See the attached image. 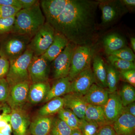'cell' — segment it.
Segmentation results:
<instances>
[{
	"mask_svg": "<svg viewBox=\"0 0 135 135\" xmlns=\"http://www.w3.org/2000/svg\"><path fill=\"white\" fill-rule=\"evenodd\" d=\"M71 81L69 77L56 80L46 96L43 103H47L55 98L59 97L68 94Z\"/></svg>",
	"mask_w": 135,
	"mask_h": 135,
	"instance_id": "obj_22",
	"label": "cell"
},
{
	"mask_svg": "<svg viewBox=\"0 0 135 135\" xmlns=\"http://www.w3.org/2000/svg\"><path fill=\"white\" fill-rule=\"evenodd\" d=\"M120 2L128 11H133L135 7V0H120Z\"/></svg>",
	"mask_w": 135,
	"mask_h": 135,
	"instance_id": "obj_43",
	"label": "cell"
},
{
	"mask_svg": "<svg viewBox=\"0 0 135 135\" xmlns=\"http://www.w3.org/2000/svg\"><path fill=\"white\" fill-rule=\"evenodd\" d=\"M71 135H82L80 130L79 129H73L72 131Z\"/></svg>",
	"mask_w": 135,
	"mask_h": 135,
	"instance_id": "obj_47",
	"label": "cell"
},
{
	"mask_svg": "<svg viewBox=\"0 0 135 135\" xmlns=\"http://www.w3.org/2000/svg\"><path fill=\"white\" fill-rule=\"evenodd\" d=\"M130 42L131 47L133 49V51H135V38L134 37H131L130 38Z\"/></svg>",
	"mask_w": 135,
	"mask_h": 135,
	"instance_id": "obj_46",
	"label": "cell"
},
{
	"mask_svg": "<svg viewBox=\"0 0 135 135\" xmlns=\"http://www.w3.org/2000/svg\"><path fill=\"white\" fill-rule=\"evenodd\" d=\"M0 135H3V134H2V133H0Z\"/></svg>",
	"mask_w": 135,
	"mask_h": 135,
	"instance_id": "obj_48",
	"label": "cell"
},
{
	"mask_svg": "<svg viewBox=\"0 0 135 135\" xmlns=\"http://www.w3.org/2000/svg\"><path fill=\"white\" fill-rule=\"evenodd\" d=\"M102 107L107 121L112 125L123 113L124 107L118 92L109 93L108 100Z\"/></svg>",
	"mask_w": 135,
	"mask_h": 135,
	"instance_id": "obj_14",
	"label": "cell"
},
{
	"mask_svg": "<svg viewBox=\"0 0 135 135\" xmlns=\"http://www.w3.org/2000/svg\"><path fill=\"white\" fill-rule=\"evenodd\" d=\"M12 109L6 102L0 103V119L5 115L11 113Z\"/></svg>",
	"mask_w": 135,
	"mask_h": 135,
	"instance_id": "obj_40",
	"label": "cell"
},
{
	"mask_svg": "<svg viewBox=\"0 0 135 135\" xmlns=\"http://www.w3.org/2000/svg\"><path fill=\"white\" fill-rule=\"evenodd\" d=\"M19 9L0 5V20L15 16Z\"/></svg>",
	"mask_w": 135,
	"mask_h": 135,
	"instance_id": "obj_36",
	"label": "cell"
},
{
	"mask_svg": "<svg viewBox=\"0 0 135 135\" xmlns=\"http://www.w3.org/2000/svg\"><path fill=\"white\" fill-rule=\"evenodd\" d=\"M29 36L11 32L0 38L1 56L9 61L16 59L27 49L31 40Z\"/></svg>",
	"mask_w": 135,
	"mask_h": 135,
	"instance_id": "obj_3",
	"label": "cell"
},
{
	"mask_svg": "<svg viewBox=\"0 0 135 135\" xmlns=\"http://www.w3.org/2000/svg\"><path fill=\"white\" fill-rule=\"evenodd\" d=\"M55 34V29L46 22L31 39L27 49L32 51L34 56L42 55L53 42Z\"/></svg>",
	"mask_w": 135,
	"mask_h": 135,
	"instance_id": "obj_6",
	"label": "cell"
},
{
	"mask_svg": "<svg viewBox=\"0 0 135 135\" xmlns=\"http://www.w3.org/2000/svg\"><path fill=\"white\" fill-rule=\"evenodd\" d=\"M109 94L107 89L94 83L84 97L88 104L103 107L108 100Z\"/></svg>",
	"mask_w": 135,
	"mask_h": 135,
	"instance_id": "obj_17",
	"label": "cell"
},
{
	"mask_svg": "<svg viewBox=\"0 0 135 135\" xmlns=\"http://www.w3.org/2000/svg\"><path fill=\"white\" fill-rule=\"evenodd\" d=\"M29 81L20 83L10 87L7 103L11 109L23 108L27 101L30 84Z\"/></svg>",
	"mask_w": 135,
	"mask_h": 135,
	"instance_id": "obj_10",
	"label": "cell"
},
{
	"mask_svg": "<svg viewBox=\"0 0 135 135\" xmlns=\"http://www.w3.org/2000/svg\"><path fill=\"white\" fill-rule=\"evenodd\" d=\"M46 22L38 1L32 7L17 12L12 32L26 35L32 39Z\"/></svg>",
	"mask_w": 135,
	"mask_h": 135,
	"instance_id": "obj_2",
	"label": "cell"
},
{
	"mask_svg": "<svg viewBox=\"0 0 135 135\" xmlns=\"http://www.w3.org/2000/svg\"><path fill=\"white\" fill-rule=\"evenodd\" d=\"M64 107V101L62 97L55 98L47 102L40 109V116H50L58 112Z\"/></svg>",
	"mask_w": 135,
	"mask_h": 135,
	"instance_id": "obj_25",
	"label": "cell"
},
{
	"mask_svg": "<svg viewBox=\"0 0 135 135\" xmlns=\"http://www.w3.org/2000/svg\"><path fill=\"white\" fill-rule=\"evenodd\" d=\"M22 9H26L32 7L38 1L36 0H19Z\"/></svg>",
	"mask_w": 135,
	"mask_h": 135,
	"instance_id": "obj_41",
	"label": "cell"
},
{
	"mask_svg": "<svg viewBox=\"0 0 135 135\" xmlns=\"http://www.w3.org/2000/svg\"><path fill=\"white\" fill-rule=\"evenodd\" d=\"M94 83L95 80L90 66L71 81L68 93H76L84 96Z\"/></svg>",
	"mask_w": 135,
	"mask_h": 135,
	"instance_id": "obj_11",
	"label": "cell"
},
{
	"mask_svg": "<svg viewBox=\"0 0 135 135\" xmlns=\"http://www.w3.org/2000/svg\"><path fill=\"white\" fill-rule=\"evenodd\" d=\"M53 118L50 116H39L30 124L29 133L33 135H48L52 126Z\"/></svg>",
	"mask_w": 135,
	"mask_h": 135,
	"instance_id": "obj_20",
	"label": "cell"
},
{
	"mask_svg": "<svg viewBox=\"0 0 135 135\" xmlns=\"http://www.w3.org/2000/svg\"><path fill=\"white\" fill-rule=\"evenodd\" d=\"M92 60V70L95 84L104 88L107 89L106 63L98 55H94Z\"/></svg>",
	"mask_w": 135,
	"mask_h": 135,
	"instance_id": "obj_19",
	"label": "cell"
},
{
	"mask_svg": "<svg viewBox=\"0 0 135 135\" xmlns=\"http://www.w3.org/2000/svg\"><path fill=\"white\" fill-rule=\"evenodd\" d=\"M12 131V127L10 122L5 127L0 131V133L3 135H11Z\"/></svg>",
	"mask_w": 135,
	"mask_h": 135,
	"instance_id": "obj_45",
	"label": "cell"
},
{
	"mask_svg": "<svg viewBox=\"0 0 135 135\" xmlns=\"http://www.w3.org/2000/svg\"><path fill=\"white\" fill-rule=\"evenodd\" d=\"M123 113H127L135 116V102L129 104L123 107Z\"/></svg>",
	"mask_w": 135,
	"mask_h": 135,
	"instance_id": "obj_42",
	"label": "cell"
},
{
	"mask_svg": "<svg viewBox=\"0 0 135 135\" xmlns=\"http://www.w3.org/2000/svg\"><path fill=\"white\" fill-rule=\"evenodd\" d=\"M72 129L59 118H53L50 135H71Z\"/></svg>",
	"mask_w": 135,
	"mask_h": 135,
	"instance_id": "obj_28",
	"label": "cell"
},
{
	"mask_svg": "<svg viewBox=\"0 0 135 135\" xmlns=\"http://www.w3.org/2000/svg\"><path fill=\"white\" fill-rule=\"evenodd\" d=\"M0 5L22 9L19 0H0Z\"/></svg>",
	"mask_w": 135,
	"mask_h": 135,
	"instance_id": "obj_39",
	"label": "cell"
},
{
	"mask_svg": "<svg viewBox=\"0 0 135 135\" xmlns=\"http://www.w3.org/2000/svg\"><path fill=\"white\" fill-rule=\"evenodd\" d=\"M106 68L107 89L109 93H113L117 90L120 80L119 73L109 64H106Z\"/></svg>",
	"mask_w": 135,
	"mask_h": 135,
	"instance_id": "obj_27",
	"label": "cell"
},
{
	"mask_svg": "<svg viewBox=\"0 0 135 135\" xmlns=\"http://www.w3.org/2000/svg\"><path fill=\"white\" fill-rule=\"evenodd\" d=\"M31 123L29 114L23 108L12 109L10 123L14 135H27Z\"/></svg>",
	"mask_w": 135,
	"mask_h": 135,
	"instance_id": "obj_13",
	"label": "cell"
},
{
	"mask_svg": "<svg viewBox=\"0 0 135 135\" xmlns=\"http://www.w3.org/2000/svg\"><path fill=\"white\" fill-rule=\"evenodd\" d=\"M9 62L4 57L0 58V79L5 78L9 68Z\"/></svg>",
	"mask_w": 135,
	"mask_h": 135,
	"instance_id": "obj_37",
	"label": "cell"
},
{
	"mask_svg": "<svg viewBox=\"0 0 135 135\" xmlns=\"http://www.w3.org/2000/svg\"><path fill=\"white\" fill-rule=\"evenodd\" d=\"M1 54H0V58H1Z\"/></svg>",
	"mask_w": 135,
	"mask_h": 135,
	"instance_id": "obj_49",
	"label": "cell"
},
{
	"mask_svg": "<svg viewBox=\"0 0 135 135\" xmlns=\"http://www.w3.org/2000/svg\"><path fill=\"white\" fill-rule=\"evenodd\" d=\"M57 114L58 118L64 122L72 130L79 129L81 119L78 118L72 111L64 107Z\"/></svg>",
	"mask_w": 135,
	"mask_h": 135,
	"instance_id": "obj_26",
	"label": "cell"
},
{
	"mask_svg": "<svg viewBox=\"0 0 135 135\" xmlns=\"http://www.w3.org/2000/svg\"><path fill=\"white\" fill-rule=\"evenodd\" d=\"M123 107L135 102V87L128 83L123 84L118 92Z\"/></svg>",
	"mask_w": 135,
	"mask_h": 135,
	"instance_id": "obj_29",
	"label": "cell"
},
{
	"mask_svg": "<svg viewBox=\"0 0 135 135\" xmlns=\"http://www.w3.org/2000/svg\"><path fill=\"white\" fill-rule=\"evenodd\" d=\"M98 6L102 12L101 25L103 26H110L116 23L128 11L120 1L101 0Z\"/></svg>",
	"mask_w": 135,
	"mask_h": 135,
	"instance_id": "obj_7",
	"label": "cell"
},
{
	"mask_svg": "<svg viewBox=\"0 0 135 135\" xmlns=\"http://www.w3.org/2000/svg\"><path fill=\"white\" fill-rule=\"evenodd\" d=\"M105 52L114 51L127 47V41L119 34L113 33L104 37L103 40Z\"/></svg>",
	"mask_w": 135,
	"mask_h": 135,
	"instance_id": "obj_24",
	"label": "cell"
},
{
	"mask_svg": "<svg viewBox=\"0 0 135 135\" xmlns=\"http://www.w3.org/2000/svg\"><path fill=\"white\" fill-rule=\"evenodd\" d=\"M98 5V1L69 0L52 26L55 32L75 46H92L96 33Z\"/></svg>",
	"mask_w": 135,
	"mask_h": 135,
	"instance_id": "obj_1",
	"label": "cell"
},
{
	"mask_svg": "<svg viewBox=\"0 0 135 135\" xmlns=\"http://www.w3.org/2000/svg\"><path fill=\"white\" fill-rule=\"evenodd\" d=\"M107 55L114 56L120 59L134 62L135 56L133 51L128 47H126L118 50L105 52Z\"/></svg>",
	"mask_w": 135,
	"mask_h": 135,
	"instance_id": "obj_31",
	"label": "cell"
},
{
	"mask_svg": "<svg viewBox=\"0 0 135 135\" xmlns=\"http://www.w3.org/2000/svg\"><path fill=\"white\" fill-rule=\"evenodd\" d=\"M50 88L48 81L31 83L29 86L27 101L33 104L43 102Z\"/></svg>",
	"mask_w": 135,
	"mask_h": 135,
	"instance_id": "obj_18",
	"label": "cell"
},
{
	"mask_svg": "<svg viewBox=\"0 0 135 135\" xmlns=\"http://www.w3.org/2000/svg\"><path fill=\"white\" fill-rule=\"evenodd\" d=\"M109 64L119 72L135 70L134 63L120 59L112 55H108Z\"/></svg>",
	"mask_w": 135,
	"mask_h": 135,
	"instance_id": "obj_30",
	"label": "cell"
},
{
	"mask_svg": "<svg viewBox=\"0 0 135 135\" xmlns=\"http://www.w3.org/2000/svg\"><path fill=\"white\" fill-rule=\"evenodd\" d=\"M11 113L5 114L0 119V131L10 122Z\"/></svg>",
	"mask_w": 135,
	"mask_h": 135,
	"instance_id": "obj_44",
	"label": "cell"
},
{
	"mask_svg": "<svg viewBox=\"0 0 135 135\" xmlns=\"http://www.w3.org/2000/svg\"><path fill=\"white\" fill-rule=\"evenodd\" d=\"M15 16L0 20V38L12 32L15 25Z\"/></svg>",
	"mask_w": 135,
	"mask_h": 135,
	"instance_id": "obj_33",
	"label": "cell"
},
{
	"mask_svg": "<svg viewBox=\"0 0 135 135\" xmlns=\"http://www.w3.org/2000/svg\"><path fill=\"white\" fill-rule=\"evenodd\" d=\"M120 80L135 86V70H131L119 72Z\"/></svg>",
	"mask_w": 135,
	"mask_h": 135,
	"instance_id": "obj_35",
	"label": "cell"
},
{
	"mask_svg": "<svg viewBox=\"0 0 135 135\" xmlns=\"http://www.w3.org/2000/svg\"><path fill=\"white\" fill-rule=\"evenodd\" d=\"M100 128L96 123L83 119L81 120L79 129L82 135H97Z\"/></svg>",
	"mask_w": 135,
	"mask_h": 135,
	"instance_id": "obj_32",
	"label": "cell"
},
{
	"mask_svg": "<svg viewBox=\"0 0 135 135\" xmlns=\"http://www.w3.org/2000/svg\"></svg>",
	"mask_w": 135,
	"mask_h": 135,
	"instance_id": "obj_50",
	"label": "cell"
},
{
	"mask_svg": "<svg viewBox=\"0 0 135 135\" xmlns=\"http://www.w3.org/2000/svg\"><path fill=\"white\" fill-rule=\"evenodd\" d=\"M76 46L69 42L63 51L52 61L54 79L68 77L73 53Z\"/></svg>",
	"mask_w": 135,
	"mask_h": 135,
	"instance_id": "obj_8",
	"label": "cell"
},
{
	"mask_svg": "<svg viewBox=\"0 0 135 135\" xmlns=\"http://www.w3.org/2000/svg\"><path fill=\"white\" fill-rule=\"evenodd\" d=\"M64 108L72 111L80 119L85 118V112L88 104L84 96L74 93H69L64 95Z\"/></svg>",
	"mask_w": 135,
	"mask_h": 135,
	"instance_id": "obj_15",
	"label": "cell"
},
{
	"mask_svg": "<svg viewBox=\"0 0 135 135\" xmlns=\"http://www.w3.org/2000/svg\"><path fill=\"white\" fill-rule=\"evenodd\" d=\"M10 86L5 78L0 79V103L7 102Z\"/></svg>",
	"mask_w": 135,
	"mask_h": 135,
	"instance_id": "obj_34",
	"label": "cell"
},
{
	"mask_svg": "<svg viewBox=\"0 0 135 135\" xmlns=\"http://www.w3.org/2000/svg\"><path fill=\"white\" fill-rule=\"evenodd\" d=\"M50 63L43 55H33L28 68L31 83L47 82L50 71Z\"/></svg>",
	"mask_w": 135,
	"mask_h": 135,
	"instance_id": "obj_9",
	"label": "cell"
},
{
	"mask_svg": "<svg viewBox=\"0 0 135 135\" xmlns=\"http://www.w3.org/2000/svg\"><path fill=\"white\" fill-rule=\"evenodd\" d=\"M112 126L117 135H135V116L122 113Z\"/></svg>",
	"mask_w": 135,
	"mask_h": 135,
	"instance_id": "obj_16",
	"label": "cell"
},
{
	"mask_svg": "<svg viewBox=\"0 0 135 135\" xmlns=\"http://www.w3.org/2000/svg\"><path fill=\"white\" fill-rule=\"evenodd\" d=\"M69 0H43L40 7L46 22L53 26Z\"/></svg>",
	"mask_w": 135,
	"mask_h": 135,
	"instance_id": "obj_12",
	"label": "cell"
},
{
	"mask_svg": "<svg viewBox=\"0 0 135 135\" xmlns=\"http://www.w3.org/2000/svg\"><path fill=\"white\" fill-rule=\"evenodd\" d=\"M84 119L96 123L100 127L110 125L107 120L102 106L88 104L85 112Z\"/></svg>",
	"mask_w": 135,
	"mask_h": 135,
	"instance_id": "obj_23",
	"label": "cell"
},
{
	"mask_svg": "<svg viewBox=\"0 0 135 135\" xmlns=\"http://www.w3.org/2000/svg\"><path fill=\"white\" fill-rule=\"evenodd\" d=\"M94 54L95 49L92 45L76 46L73 53L68 76L70 81L91 66Z\"/></svg>",
	"mask_w": 135,
	"mask_h": 135,
	"instance_id": "obj_5",
	"label": "cell"
},
{
	"mask_svg": "<svg viewBox=\"0 0 135 135\" xmlns=\"http://www.w3.org/2000/svg\"><path fill=\"white\" fill-rule=\"evenodd\" d=\"M97 135H117L111 125H106L99 128Z\"/></svg>",
	"mask_w": 135,
	"mask_h": 135,
	"instance_id": "obj_38",
	"label": "cell"
},
{
	"mask_svg": "<svg viewBox=\"0 0 135 135\" xmlns=\"http://www.w3.org/2000/svg\"><path fill=\"white\" fill-rule=\"evenodd\" d=\"M33 56L32 51L27 49L22 55L9 62V70L5 79L10 87L20 83L30 81L28 68Z\"/></svg>",
	"mask_w": 135,
	"mask_h": 135,
	"instance_id": "obj_4",
	"label": "cell"
},
{
	"mask_svg": "<svg viewBox=\"0 0 135 135\" xmlns=\"http://www.w3.org/2000/svg\"><path fill=\"white\" fill-rule=\"evenodd\" d=\"M48 135H50L49 134Z\"/></svg>",
	"mask_w": 135,
	"mask_h": 135,
	"instance_id": "obj_51",
	"label": "cell"
},
{
	"mask_svg": "<svg viewBox=\"0 0 135 135\" xmlns=\"http://www.w3.org/2000/svg\"><path fill=\"white\" fill-rule=\"evenodd\" d=\"M69 42L64 35L55 32L53 42L43 55L50 62H52L63 51Z\"/></svg>",
	"mask_w": 135,
	"mask_h": 135,
	"instance_id": "obj_21",
	"label": "cell"
}]
</instances>
